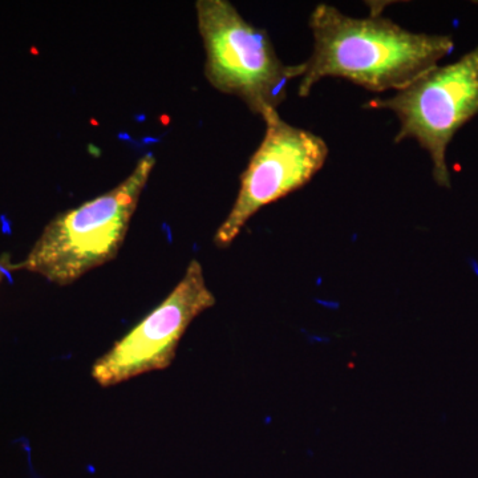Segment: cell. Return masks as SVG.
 Listing matches in <instances>:
<instances>
[{
  "label": "cell",
  "mask_w": 478,
  "mask_h": 478,
  "mask_svg": "<svg viewBox=\"0 0 478 478\" xmlns=\"http://www.w3.org/2000/svg\"><path fill=\"white\" fill-rule=\"evenodd\" d=\"M364 106L394 113L400 122L394 142L415 140L429 154L434 182L449 189L448 146L478 115V46L454 63L426 70L392 97L372 98Z\"/></svg>",
  "instance_id": "277c9868"
},
{
  "label": "cell",
  "mask_w": 478,
  "mask_h": 478,
  "mask_svg": "<svg viewBox=\"0 0 478 478\" xmlns=\"http://www.w3.org/2000/svg\"><path fill=\"white\" fill-rule=\"evenodd\" d=\"M214 304L215 297L207 287L202 266L193 259L168 297L94 361L92 379L108 388L166 370L189 325Z\"/></svg>",
  "instance_id": "8992f818"
},
{
  "label": "cell",
  "mask_w": 478,
  "mask_h": 478,
  "mask_svg": "<svg viewBox=\"0 0 478 478\" xmlns=\"http://www.w3.org/2000/svg\"><path fill=\"white\" fill-rule=\"evenodd\" d=\"M156 162L153 154H143L119 185L57 214L24 261L10 262L8 271L25 270L57 286H69L113 261L125 242Z\"/></svg>",
  "instance_id": "7a4b0ae2"
},
{
  "label": "cell",
  "mask_w": 478,
  "mask_h": 478,
  "mask_svg": "<svg viewBox=\"0 0 478 478\" xmlns=\"http://www.w3.org/2000/svg\"><path fill=\"white\" fill-rule=\"evenodd\" d=\"M196 15L207 83L261 117L278 109L288 83L302 75L300 64L283 63L267 31L248 23L227 0H197Z\"/></svg>",
  "instance_id": "3957f363"
},
{
  "label": "cell",
  "mask_w": 478,
  "mask_h": 478,
  "mask_svg": "<svg viewBox=\"0 0 478 478\" xmlns=\"http://www.w3.org/2000/svg\"><path fill=\"white\" fill-rule=\"evenodd\" d=\"M262 119L265 136L241 174L230 211L214 234L216 247H229L262 207L307 185L328 158V145L321 137L284 121L278 109L265 112Z\"/></svg>",
  "instance_id": "5b68a950"
},
{
  "label": "cell",
  "mask_w": 478,
  "mask_h": 478,
  "mask_svg": "<svg viewBox=\"0 0 478 478\" xmlns=\"http://www.w3.org/2000/svg\"><path fill=\"white\" fill-rule=\"evenodd\" d=\"M308 27L314 48L300 63V97H308L325 77L344 79L375 93L397 92L454 49L450 35L417 33L376 14L355 18L328 4L314 8Z\"/></svg>",
  "instance_id": "6da1fadb"
},
{
  "label": "cell",
  "mask_w": 478,
  "mask_h": 478,
  "mask_svg": "<svg viewBox=\"0 0 478 478\" xmlns=\"http://www.w3.org/2000/svg\"><path fill=\"white\" fill-rule=\"evenodd\" d=\"M10 262V255L8 254H3L0 256V286H2V283H3L6 272L8 271V263Z\"/></svg>",
  "instance_id": "52a82bcc"
}]
</instances>
